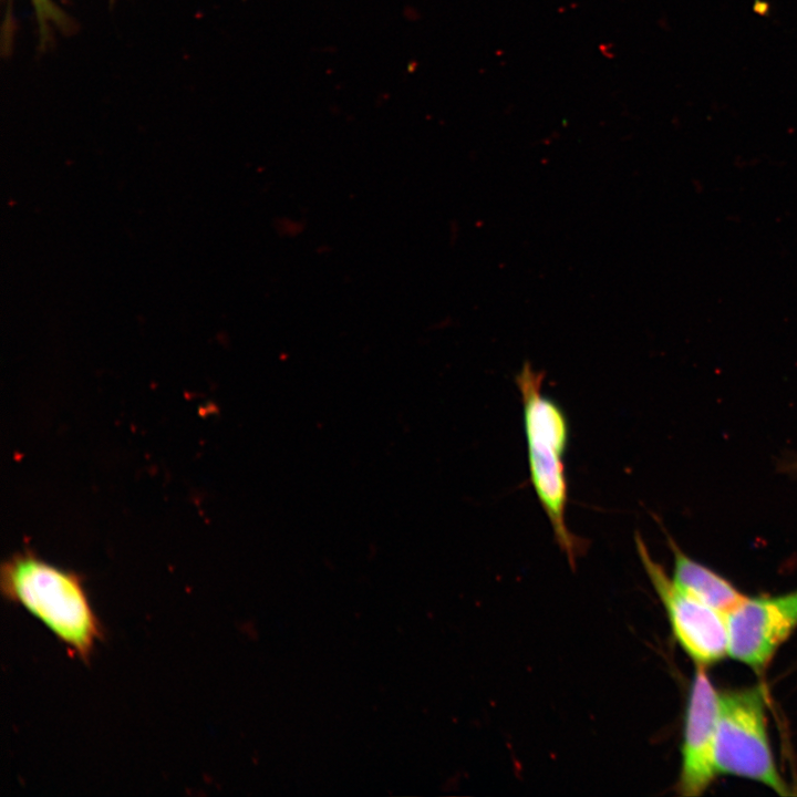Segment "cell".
<instances>
[{
	"label": "cell",
	"instance_id": "obj_11",
	"mask_svg": "<svg viewBox=\"0 0 797 797\" xmlns=\"http://www.w3.org/2000/svg\"><path fill=\"white\" fill-rule=\"evenodd\" d=\"M115 0H111V2H114Z\"/></svg>",
	"mask_w": 797,
	"mask_h": 797
},
{
	"label": "cell",
	"instance_id": "obj_6",
	"mask_svg": "<svg viewBox=\"0 0 797 797\" xmlns=\"http://www.w3.org/2000/svg\"><path fill=\"white\" fill-rule=\"evenodd\" d=\"M718 693L706 667L696 666L685 706L681 768L675 784L681 796L702 795L718 775L715 765Z\"/></svg>",
	"mask_w": 797,
	"mask_h": 797
},
{
	"label": "cell",
	"instance_id": "obj_5",
	"mask_svg": "<svg viewBox=\"0 0 797 797\" xmlns=\"http://www.w3.org/2000/svg\"><path fill=\"white\" fill-rule=\"evenodd\" d=\"M726 622L728 655L760 674L797 629V590L746 596L726 613Z\"/></svg>",
	"mask_w": 797,
	"mask_h": 797
},
{
	"label": "cell",
	"instance_id": "obj_9",
	"mask_svg": "<svg viewBox=\"0 0 797 797\" xmlns=\"http://www.w3.org/2000/svg\"><path fill=\"white\" fill-rule=\"evenodd\" d=\"M755 11H757L759 14H765L768 11V6L764 1H757L754 6Z\"/></svg>",
	"mask_w": 797,
	"mask_h": 797
},
{
	"label": "cell",
	"instance_id": "obj_8",
	"mask_svg": "<svg viewBox=\"0 0 797 797\" xmlns=\"http://www.w3.org/2000/svg\"><path fill=\"white\" fill-rule=\"evenodd\" d=\"M35 13L41 43L51 39L52 28L70 33L75 28L74 21L53 0H30Z\"/></svg>",
	"mask_w": 797,
	"mask_h": 797
},
{
	"label": "cell",
	"instance_id": "obj_4",
	"mask_svg": "<svg viewBox=\"0 0 797 797\" xmlns=\"http://www.w3.org/2000/svg\"><path fill=\"white\" fill-rule=\"evenodd\" d=\"M634 544L677 644L696 666L707 669L722 661L728 655L726 615L679 587L653 559L639 532L634 534Z\"/></svg>",
	"mask_w": 797,
	"mask_h": 797
},
{
	"label": "cell",
	"instance_id": "obj_3",
	"mask_svg": "<svg viewBox=\"0 0 797 797\" xmlns=\"http://www.w3.org/2000/svg\"><path fill=\"white\" fill-rule=\"evenodd\" d=\"M715 765L718 774L757 782L782 796L791 794L772 752L763 685L718 693Z\"/></svg>",
	"mask_w": 797,
	"mask_h": 797
},
{
	"label": "cell",
	"instance_id": "obj_1",
	"mask_svg": "<svg viewBox=\"0 0 797 797\" xmlns=\"http://www.w3.org/2000/svg\"><path fill=\"white\" fill-rule=\"evenodd\" d=\"M545 372L525 362L515 376L522 404L530 483L546 514L559 549L575 568L587 548V540L575 535L567 524L569 486L565 456L570 426L563 408L542 392Z\"/></svg>",
	"mask_w": 797,
	"mask_h": 797
},
{
	"label": "cell",
	"instance_id": "obj_7",
	"mask_svg": "<svg viewBox=\"0 0 797 797\" xmlns=\"http://www.w3.org/2000/svg\"><path fill=\"white\" fill-rule=\"evenodd\" d=\"M666 536L673 553L672 579L679 587L725 615L746 597L727 579L689 557Z\"/></svg>",
	"mask_w": 797,
	"mask_h": 797
},
{
	"label": "cell",
	"instance_id": "obj_10",
	"mask_svg": "<svg viewBox=\"0 0 797 797\" xmlns=\"http://www.w3.org/2000/svg\"><path fill=\"white\" fill-rule=\"evenodd\" d=\"M794 468L797 470V463L795 464Z\"/></svg>",
	"mask_w": 797,
	"mask_h": 797
},
{
	"label": "cell",
	"instance_id": "obj_2",
	"mask_svg": "<svg viewBox=\"0 0 797 797\" xmlns=\"http://www.w3.org/2000/svg\"><path fill=\"white\" fill-rule=\"evenodd\" d=\"M0 589L7 601L39 620L71 655L90 662L103 628L80 575L24 550L1 565Z\"/></svg>",
	"mask_w": 797,
	"mask_h": 797
}]
</instances>
